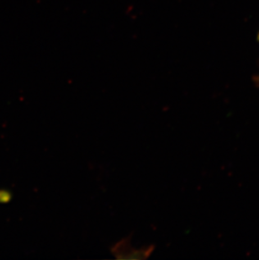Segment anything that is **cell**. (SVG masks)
Wrapping results in <instances>:
<instances>
[{
  "mask_svg": "<svg viewBox=\"0 0 259 260\" xmlns=\"http://www.w3.org/2000/svg\"><path fill=\"white\" fill-rule=\"evenodd\" d=\"M257 83H258V84H259V75H258V76H257Z\"/></svg>",
  "mask_w": 259,
  "mask_h": 260,
  "instance_id": "obj_3",
  "label": "cell"
},
{
  "mask_svg": "<svg viewBox=\"0 0 259 260\" xmlns=\"http://www.w3.org/2000/svg\"><path fill=\"white\" fill-rule=\"evenodd\" d=\"M258 41H259V34H258Z\"/></svg>",
  "mask_w": 259,
  "mask_h": 260,
  "instance_id": "obj_4",
  "label": "cell"
},
{
  "mask_svg": "<svg viewBox=\"0 0 259 260\" xmlns=\"http://www.w3.org/2000/svg\"><path fill=\"white\" fill-rule=\"evenodd\" d=\"M11 194L7 190H0V203H8L11 200Z\"/></svg>",
  "mask_w": 259,
  "mask_h": 260,
  "instance_id": "obj_2",
  "label": "cell"
},
{
  "mask_svg": "<svg viewBox=\"0 0 259 260\" xmlns=\"http://www.w3.org/2000/svg\"><path fill=\"white\" fill-rule=\"evenodd\" d=\"M132 236L126 237L115 243L110 248L111 253L117 259H147L154 251V245L146 246L143 248L132 247Z\"/></svg>",
  "mask_w": 259,
  "mask_h": 260,
  "instance_id": "obj_1",
  "label": "cell"
}]
</instances>
